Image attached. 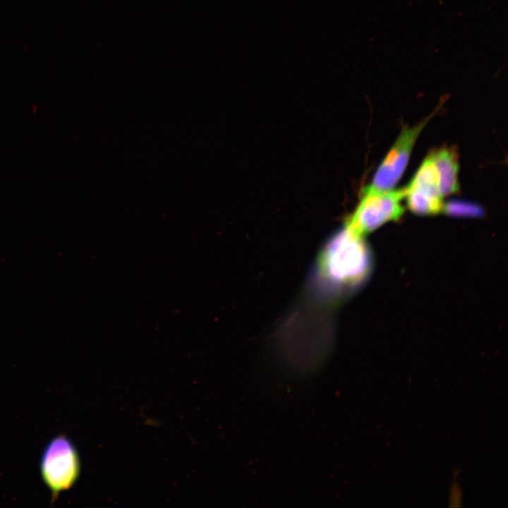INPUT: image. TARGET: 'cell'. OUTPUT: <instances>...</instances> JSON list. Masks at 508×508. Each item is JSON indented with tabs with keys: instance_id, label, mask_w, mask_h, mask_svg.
Masks as SVG:
<instances>
[{
	"instance_id": "obj_1",
	"label": "cell",
	"mask_w": 508,
	"mask_h": 508,
	"mask_svg": "<svg viewBox=\"0 0 508 508\" xmlns=\"http://www.w3.org/2000/svg\"><path fill=\"white\" fill-rule=\"evenodd\" d=\"M80 470L77 449L65 435L54 437L45 446L40 461L42 479L52 494V502L76 482Z\"/></svg>"
},
{
	"instance_id": "obj_2",
	"label": "cell",
	"mask_w": 508,
	"mask_h": 508,
	"mask_svg": "<svg viewBox=\"0 0 508 508\" xmlns=\"http://www.w3.org/2000/svg\"><path fill=\"white\" fill-rule=\"evenodd\" d=\"M405 193V188L380 190L371 186L366 187L346 224L363 236L387 222L399 219L404 212L401 200Z\"/></svg>"
},
{
	"instance_id": "obj_3",
	"label": "cell",
	"mask_w": 508,
	"mask_h": 508,
	"mask_svg": "<svg viewBox=\"0 0 508 508\" xmlns=\"http://www.w3.org/2000/svg\"><path fill=\"white\" fill-rule=\"evenodd\" d=\"M405 188L407 206L413 213L435 214L442 209L444 196L440 188L438 173L430 154Z\"/></svg>"
},
{
	"instance_id": "obj_4",
	"label": "cell",
	"mask_w": 508,
	"mask_h": 508,
	"mask_svg": "<svg viewBox=\"0 0 508 508\" xmlns=\"http://www.w3.org/2000/svg\"><path fill=\"white\" fill-rule=\"evenodd\" d=\"M433 115V114L413 127H406L401 130L375 171L371 186L380 190L394 188L405 170L419 134Z\"/></svg>"
},
{
	"instance_id": "obj_5",
	"label": "cell",
	"mask_w": 508,
	"mask_h": 508,
	"mask_svg": "<svg viewBox=\"0 0 508 508\" xmlns=\"http://www.w3.org/2000/svg\"><path fill=\"white\" fill-rule=\"evenodd\" d=\"M435 166L438 173L440 188L443 196L455 193L459 190L458 157L452 147H441L431 152Z\"/></svg>"
}]
</instances>
